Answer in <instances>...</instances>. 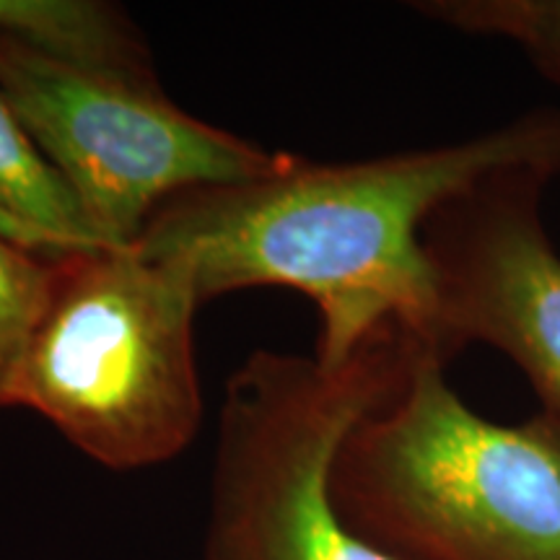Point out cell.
I'll list each match as a JSON object with an SVG mask.
<instances>
[{"mask_svg":"<svg viewBox=\"0 0 560 560\" xmlns=\"http://www.w3.org/2000/svg\"><path fill=\"white\" fill-rule=\"evenodd\" d=\"M423 346L387 327L338 369L255 350L229 376L215 436L202 560H397L332 499V465Z\"/></svg>","mask_w":560,"mask_h":560,"instance_id":"obj_4","label":"cell"},{"mask_svg":"<svg viewBox=\"0 0 560 560\" xmlns=\"http://www.w3.org/2000/svg\"><path fill=\"white\" fill-rule=\"evenodd\" d=\"M418 346L342 441L332 499L363 540L397 560H560V423H495Z\"/></svg>","mask_w":560,"mask_h":560,"instance_id":"obj_2","label":"cell"},{"mask_svg":"<svg viewBox=\"0 0 560 560\" xmlns=\"http://www.w3.org/2000/svg\"><path fill=\"white\" fill-rule=\"evenodd\" d=\"M190 272L136 247L52 257L47 304L13 408H30L107 470L164 465L202 423Z\"/></svg>","mask_w":560,"mask_h":560,"instance_id":"obj_3","label":"cell"},{"mask_svg":"<svg viewBox=\"0 0 560 560\" xmlns=\"http://www.w3.org/2000/svg\"><path fill=\"white\" fill-rule=\"evenodd\" d=\"M0 236L42 257L109 247L0 91Z\"/></svg>","mask_w":560,"mask_h":560,"instance_id":"obj_7","label":"cell"},{"mask_svg":"<svg viewBox=\"0 0 560 560\" xmlns=\"http://www.w3.org/2000/svg\"><path fill=\"white\" fill-rule=\"evenodd\" d=\"M412 11L462 34L511 42L560 86V0H420Z\"/></svg>","mask_w":560,"mask_h":560,"instance_id":"obj_9","label":"cell"},{"mask_svg":"<svg viewBox=\"0 0 560 560\" xmlns=\"http://www.w3.org/2000/svg\"><path fill=\"white\" fill-rule=\"evenodd\" d=\"M550 182L520 174L459 195L425 221L423 249L439 353L470 342L501 350L560 423V255L540 213Z\"/></svg>","mask_w":560,"mask_h":560,"instance_id":"obj_6","label":"cell"},{"mask_svg":"<svg viewBox=\"0 0 560 560\" xmlns=\"http://www.w3.org/2000/svg\"><path fill=\"white\" fill-rule=\"evenodd\" d=\"M0 91L109 247H136L174 195L262 177L289 159L198 120L161 83L66 66L5 37Z\"/></svg>","mask_w":560,"mask_h":560,"instance_id":"obj_5","label":"cell"},{"mask_svg":"<svg viewBox=\"0 0 560 560\" xmlns=\"http://www.w3.org/2000/svg\"><path fill=\"white\" fill-rule=\"evenodd\" d=\"M50 283L52 257L32 255L0 236V408H13L21 363Z\"/></svg>","mask_w":560,"mask_h":560,"instance_id":"obj_10","label":"cell"},{"mask_svg":"<svg viewBox=\"0 0 560 560\" xmlns=\"http://www.w3.org/2000/svg\"><path fill=\"white\" fill-rule=\"evenodd\" d=\"M0 37L66 66L159 86L143 34L115 3L0 0Z\"/></svg>","mask_w":560,"mask_h":560,"instance_id":"obj_8","label":"cell"},{"mask_svg":"<svg viewBox=\"0 0 560 560\" xmlns=\"http://www.w3.org/2000/svg\"><path fill=\"white\" fill-rule=\"evenodd\" d=\"M520 174L560 177V109L374 159L317 164L289 153L262 177L164 200L136 249L190 272L202 304L268 285L310 296L319 314L314 359L330 369L387 327L439 350L425 221L459 195Z\"/></svg>","mask_w":560,"mask_h":560,"instance_id":"obj_1","label":"cell"}]
</instances>
